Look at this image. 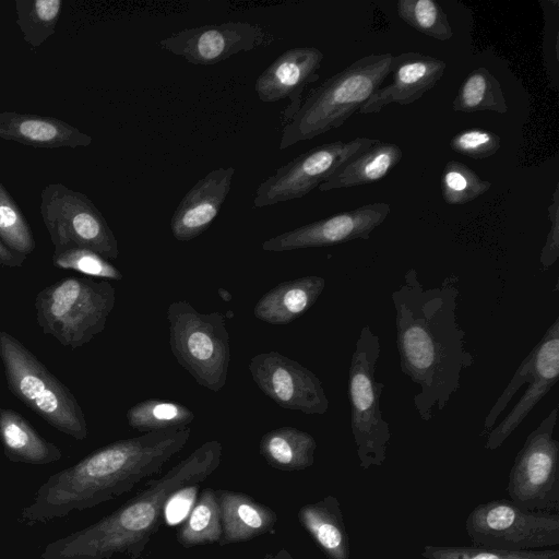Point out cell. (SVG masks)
Segmentation results:
<instances>
[{"label": "cell", "mask_w": 559, "mask_h": 559, "mask_svg": "<svg viewBox=\"0 0 559 559\" xmlns=\"http://www.w3.org/2000/svg\"><path fill=\"white\" fill-rule=\"evenodd\" d=\"M222 537L219 545L240 543L274 531L277 514L252 497L226 489L216 490Z\"/></svg>", "instance_id": "44dd1931"}, {"label": "cell", "mask_w": 559, "mask_h": 559, "mask_svg": "<svg viewBox=\"0 0 559 559\" xmlns=\"http://www.w3.org/2000/svg\"><path fill=\"white\" fill-rule=\"evenodd\" d=\"M16 24L26 44L41 46L56 33L62 11V0H16Z\"/></svg>", "instance_id": "f546056e"}, {"label": "cell", "mask_w": 559, "mask_h": 559, "mask_svg": "<svg viewBox=\"0 0 559 559\" xmlns=\"http://www.w3.org/2000/svg\"><path fill=\"white\" fill-rule=\"evenodd\" d=\"M52 263L61 270H71L83 275L119 281L121 272L107 259L85 248L53 250Z\"/></svg>", "instance_id": "e575fe53"}, {"label": "cell", "mask_w": 559, "mask_h": 559, "mask_svg": "<svg viewBox=\"0 0 559 559\" xmlns=\"http://www.w3.org/2000/svg\"><path fill=\"white\" fill-rule=\"evenodd\" d=\"M193 419L187 406L157 399L140 402L127 412L129 426L143 433L185 429Z\"/></svg>", "instance_id": "83f0119b"}, {"label": "cell", "mask_w": 559, "mask_h": 559, "mask_svg": "<svg viewBox=\"0 0 559 559\" xmlns=\"http://www.w3.org/2000/svg\"><path fill=\"white\" fill-rule=\"evenodd\" d=\"M317 442L306 431L295 427H280L265 432L259 451L266 463L285 472L304 471L314 463Z\"/></svg>", "instance_id": "484cf974"}, {"label": "cell", "mask_w": 559, "mask_h": 559, "mask_svg": "<svg viewBox=\"0 0 559 559\" xmlns=\"http://www.w3.org/2000/svg\"><path fill=\"white\" fill-rule=\"evenodd\" d=\"M0 442L8 460L44 465L61 459V450L43 438L17 412L0 408Z\"/></svg>", "instance_id": "d4e9b609"}, {"label": "cell", "mask_w": 559, "mask_h": 559, "mask_svg": "<svg viewBox=\"0 0 559 559\" xmlns=\"http://www.w3.org/2000/svg\"><path fill=\"white\" fill-rule=\"evenodd\" d=\"M380 352L379 336L370 325H364L350 359L348 400L356 453L359 466L365 471L385 462L392 438L390 426L380 409L384 383L376 379Z\"/></svg>", "instance_id": "52a82bcc"}, {"label": "cell", "mask_w": 559, "mask_h": 559, "mask_svg": "<svg viewBox=\"0 0 559 559\" xmlns=\"http://www.w3.org/2000/svg\"><path fill=\"white\" fill-rule=\"evenodd\" d=\"M550 229L540 252V265L544 271L551 267L559 257V191L558 185L552 194V203L548 206Z\"/></svg>", "instance_id": "8d00e7d4"}, {"label": "cell", "mask_w": 559, "mask_h": 559, "mask_svg": "<svg viewBox=\"0 0 559 559\" xmlns=\"http://www.w3.org/2000/svg\"><path fill=\"white\" fill-rule=\"evenodd\" d=\"M171 353L197 383L217 392L224 388L230 361L226 317L201 313L187 301H174L167 309Z\"/></svg>", "instance_id": "ba28073f"}, {"label": "cell", "mask_w": 559, "mask_h": 559, "mask_svg": "<svg viewBox=\"0 0 559 559\" xmlns=\"http://www.w3.org/2000/svg\"><path fill=\"white\" fill-rule=\"evenodd\" d=\"M403 158L402 148L378 140L368 148L344 162L319 187V191L352 188L383 179Z\"/></svg>", "instance_id": "603a6c76"}, {"label": "cell", "mask_w": 559, "mask_h": 559, "mask_svg": "<svg viewBox=\"0 0 559 559\" xmlns=\"http://www.w3.org/2000/svg\"><path fill=\"white\" fill-rule=\"evenodd\" d=\"M0 358L9 391L50 426L78 441L87 438L84 413L70 389L17 338L0 331Z\"/></svg>", "instance_id": "5b68a950"}, {"label": "cell", "mask_w": 559, "mask_h": 559, "mask_svg": "<svg viewBox=\"0 0 559 559\" xmlns=\"http://www.w3.org/2000/svg\"><path fill=\"white\" fill-rule=\"evenodd\" d=\"M191 429L157 431L118 440L51 475L21 512L28 524L46 523L96 507L130 491L157 472L190 438Z\"/></svg>", "instance_id": "7a4b0ae2"}, {"label": "cell", "mask_w": 559, "mask_h": 559, "mask_svg": "<svg viewBox=\"0 0 559 559\" xmlns=\"http://www.w3.org/2000/svg\"><path fill=\"white\" fill-rule=\"evenodd\" d=\"M491 182L481 179L467 165L450 160L445 164L440 179L441 194L445 203L462 205L487 192Z\"/></svg>", "instance_id": "d6a6232c"}, {"label": "cell", "mask_w": 559, "mask_h": 559, "mask_svg": "<svg viewBox=\"0 0 559 559\" xmlns=\"http://www.w3.org/2000/svg\"><path fill=\"white\" fill-rule=\"evenodd\" d=\"M323 52L316 47H295L281 53L257 79L254 90L261 102L284 98L290 105L284 112L287 122L299 109L305 88L319 79Z\"/></svg>", "instance_id": "e0dca14e"}, {"label": "cell", "mask_w": 559, "mask_h": 559, "mask_svg": "<svg viewBox=\"0 0 559 559\" xmlns=\"http://www.w3.org/2000/svg\"><path fill=\"white\" fill-rule=\"evenodd\" d=\"M222 525L216 490L201 491L192 510L177 532V540L186 548L219 543Z\"/></svg>", "instance_id": "f1b7e54d"}, {"label": "cell", "mask_w": 559, "mask_h": 559, "mask_svg": "<svg viewBox=\"0 0 559 559\" xmlns=\"http://www.w3.org/2000/svg\"><path fill=\"white\" fill-rule=\"evenodd\" d=\"M219 295H221V296H222L226 301L230 300V298H231V295H230L227 290H225V289H219Z\"/></svg>", "instance_id": "ab89813d"}, {"label": "cell", "mask_w": 559, "mask_h": 559, "mask_svg": "<svg viewBox=\"0 0 559 559\" xmlns=\"http://www.w3.org/2000/svg\"><path fill=\"white\" fill-rule=\"evenodd\" d=\"M272 40V35L262 26L238 21L183 28L158 45L189 63L211 66L239 52L270 45Z\"/></svg>", "instance_id": "5bb4252c"}, {"label": "cell", "mask_w": 559, "mask_h": 559, "mask_svg": "<svg viewBox=\"0 0 559 559\" xmlns=\"http://www.w3.org/2000/svg\"><path fill=\"white\" fill-rule=\"evenodd\" d=\"M115 302L116 290L109 282L68 277L37 294L36 321L61 345L78 348L105 329Z\"/></svg>", "instance_id": "8992f818"}, {"label": "cell", "mask_w": 559, "mask_h": 559, "mask_svg": "<svg viewBox=\"0 0 559 559\" xmlns=\"http://www.w3.org/2000/svg\"><path fill=\"white\" fill-rule=\"evenodd\" d=\"M222 455L219 441L202 443L110 514L49 543L39 559H109L115 555L139 559L158 531L169 500L188 488L199 487L217 469Z\"/></svg>", "instance_id": "3957f363"}, {"label": "cell", "mask_w": 559, "mask_h": 559, "mask_svg": "<svg viewBox=\"0 0 559 559\" xmlns=\"http://www.w3.org/2000/svg\"><path fill=\"white\" fill-rule=\"evenodd\" d=\"M0 240L12 251L28 255L36 242L20 206L0 181Z\"/></svg>", "instance_id": "1f68e13d"}, {"label": "cell", "mask_w": 559, "mask_h": 559, "mask_svg": "<svg viewBox=\"0 0 559 559\" xmlns=\"http://www.w3.org/2000/svg\"><path fill=\"white\" fill-rule=\"evenodd\" d=\"M420 555L426 559H559L558 549L509 551L479 546L427 545Z\"/></svg>", "instance_id": "836d02e7"}, {"label": "cell", "mask_w": 559, "mask_h": 559, "mask_svg": "<svg viewBox=\"0 0 559 559\" xmlns=\"http://www.w3.org/2000/svg\"><path fill=\"white\" fill-rule=\"evenodd\" d=\"M324 287L325 280L318 275L280 283L258 300L254 317L270 324L290 323L316 304Z\"/></svg>", "instance_id": "7402d4cb"}, {"label": "cell", "mask_w": 559, "mask_h": 559, "mask_svg": "<svg viewBox=\"0 0 559 559\" xmlns=\"http://www.w3.org/2000/svg\"><path fill=\"white\" fill-rule=\"evenodd\" d=\"M452 108L464 114H506L509 109L499 80L485 67L467 74L453 99Z\"/></svg>", "instance_id": "4316f807"}, {"label": "cell", "mask_w": 559, "mask_h": 559, "mask_svg": "<svg viewBox=\"0 0 559 559\" xmlns=\"http://www.w3.org/2000/svg\"><path fill=\"white\" fill-rule=\"evenodd\" d=\"M390 211L389 203L371 202L272 237L262 243V249L284 252L335 246L356 239L367 240L386 219Z\"/></svg>", "instance_id": "9a60e30c"}, {"label": "cell", "mask_w": 559, "mask_h": 559, "mask_svg": "<svg viewBox=\"0 0 559 559\" xmlns=\"http://www.w3.org/2000/svg\"><path fill=\"white\" fill-rule=\"evenodd\" d=\"M475 546L509 551L546 549L559 544V514L526 510L499 499L476 506L465 520Z\"/></svg>", "instance_id": "9c48e42d"}, {"label": "cell", "mask_w": 559, "mask_h": 559, "mask_svg": "<svg viewBox=\"0 0 559 559\" xmlns=\"http://www.w3.org/2000/svg\"><path fill=\"white\" fill-rule=\"evenodd\" d=\"M532 369L524 394L509 414L487 436L485 449L500 448L559 378V318L531 350Z\"/></svg>", "instance_id": "2e32d148"}, {"label": "cell", "mask_w": 559, "mask_h": 559, "mask_svg": "<svg viewBox=\"0 0 559 559\" xmlns=\"http://www.w3.org/2000/svg\"><path fill=\"white\" fill-rule=\"evenodd\" d=\"M297 518L328 559H349V538L334 496L302 506Z\"/></svg>", "instance_id": "cb8c5ba5"}, {"label": "cell", "mask_w": 559, "mask_h": 559, "mask_svg": "<svg viewBox=\"0 0 559 559\" xmlns=\"http://www.w3.org/2000/svg\"><path fill=\"white\" fill-rule=\"evenodd\" d=\"M450 147L473 159H485L499 151L501 138L486 129L471 128L453 135L450 140Z\"/></svg>", "instance_id": "d590c367"}, {"label": "cell", "mask_w": 559, "mask_h": 559, "mask_svg": "<svg viewBox=\"0 0 559 559\" xmlns=\"http://www.w3.org/2000/svg\"><path fill=\"white\" fill-rule=\"evenodd\" d=\"M393 57L391 52L364 56L313 88L285 122L280 150L343 126L382 85Z\"/></svg>", "instance_id": "277c9868"}, {"label": "cell", "mask_w": 559, "mask_h": 559, "mask_svg": "<svg viewBox=\"0 0 559 559\" xmlns=\"http://www.w3.org/2000/svg\"><path fill=\"white\" fill-rule=\"evenodd\" d=\"M26 260V255L16 253L10 250L1 240H0V265L7 267H19Z\"/></svg>", "instance_id": "74e56055"}, {"label": "cell", "mask_w": 559, "mask_h": 559, "mask_svg": "<svg viewBox=\"0 0 559 559\" xmlns=\"http://www.w3.org/2000/svg\"><path fill=\"white\" fill-rule=\"evenodd\" d=\"M39 212L55 251L85 248L107 260L118 258V241L112 230L84 193L63 183H48L40 192Z\"/></svg>", "instance_id": "30bf717a"}, {"label": "cell", "mask_w": 559, "mask_h": 559, "mask_svg": "<svg viewBox=\"0 0 559 559\" xmlns=\"http://www.w3.org/2000/svg\"><path fill=\"white\" fill-rule=\"evenodd\" d=\"M558 407L530 432L510 469L509 500L532 511L558 512L559 441L554 438Z\"/></svg>", "instance_id": "8fae6325"}, {"label": "cell", "mask_w": 559, "mask_h": 559, "mask_svg": "<svg viewBox=\"0 0 559 559\" xmlns=\"http://www.w3.org/2000/svg\"><path fill=\"white\" fill-rule=\"evenodd\" d=\"M397 15L419 33L444 41L453 36V29L439 2L433 0H399Z\"/></svg>", "instance_id": "4dcf8cb0"}, {"label": "cell", "mask_w": 559, "mask_h": 559, "mask_svg": "<svg viewBox=\"0 0 559 559\" xmlns=\"http://www.w3.org/2000/svg\"><path fill=\"white\" fill-rule=\"evenodd\" d=\"M259 389L278 406L306 415H323L330 402L322 381L300 362L277 352L261 353L249 361Z\"/></svg>", "instance_id": "4fadbf2b"}, {"label": "cell", "mask_w": 559, "mask_h": 559, "mask_svg": "<svg viewBox=\"0 0 559 559\" xmlns=\"http://www.w3.org/2000/svg\"><path fill=\"white\" fill-rule=\"evenodd\" d=\"M234 175L233 166H221L188 190L170 218V230L175 239L192 240L211 226L230 191Z\"/></svg>", "instance_id": "d6986e66"}, {"label": "cell", "mask_w": 559, "mask_h": 559, "mask_svg": "<svg viewBox=\"0 0 559 559\" xmlns=\"http://www.w3.org/2000/svg\"><path fill=\"white\" fill-rule=\"evenodd\" d=\"M391 297L400 368L419 388L414 406L429 421L448 406L463 371L475 362L457 321L459 289L451 284L425 287L411 267Z\"/></svg>", "instance_id": "6da1fadb"}, {"label": "cell", "mask_w": 559, "mask_h": 559, "mask_svg": "<svg viewBox=\"0 0 559 559\" xmlns=\"http://www.w3.org/2000/svg\"><path fill=\"white\" fill-rule=\"evenodd\" d=\"M0 139L40 148L86 147L93 140L67 121L17 111L0 112Z\"/></svg>", "instance_id": "ffe728a7"}, {"label": "cell", "mask_w": 559, "mask_h": 559, "mask_svg": "<svg viewBox=\"0 0 559 559\" xmlns=\"http://www.w3.org/2000/svg\"><path fill=\"white\" fill-rule=\"evenodd\" d=\"M262 559H295L292 554L285 549L281 548L276 552L267 554Z\"/></svg>", "instance_id": "f35d334b"}, {"label": "cell", "mask_w": 559, "mask_h": 559, "mask_svg": "<svg viewBox=\"0 0 559 559\" xmlns=\"http://www.w3.org/2000/svg\"><path fill=\"white\" fill-rule=\"evenodd\" d=\"M447 69L443 60L420 52L408 51L393 57V80L380 86L360 107L359 114H377L397 104L411 105L421 98L442 79Z\"/></svg>", "instance_id": "ac0fdd59"}, {"label": "cell", "mask_w": 559, "mask_h": 559, "mask_svg": "<svg viewBox=\"0 0 559 559\" xmlns=\"http://www.w3.org/2000/svg\"><path fill=\"white\" fill-rule=\"evenodd\" d=\"M378 140H336L308 150L278 167L255 189L253 207H264L300 199L325 181L344 162Z\"/></svg>", "instance_id": "7c38bea8"}]
</instances>
